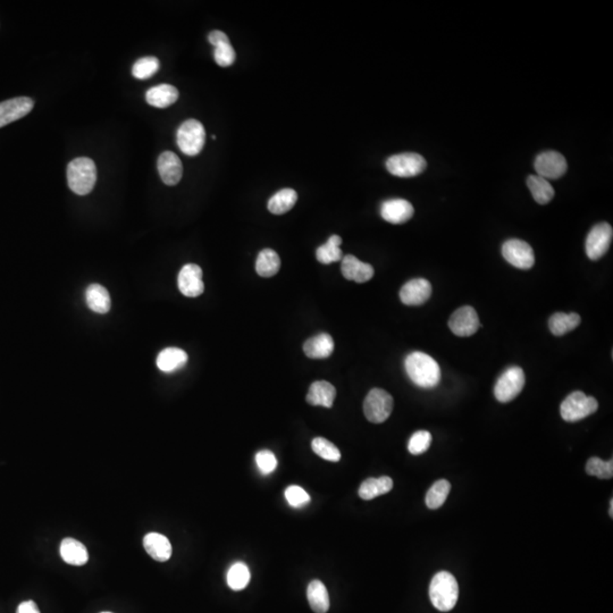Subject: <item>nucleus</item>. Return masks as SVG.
Wrapping results in <instances>:
<instances>
[{"label": "nucleus", "instance_id": "obj_1", "mask_svg": "<svg viewBox=\"0 0 613 613\" xmlns=\"http://www.w3.org/2000/svg\"><path fill=\"white\" fill-rule=\"evenodd\" d=\"M405 366L409 378L421 389H433L441 380L439 364L426 353H410L405 358Z\"/></svg>", "mask_w": 613, "mask_h": 613}, {"label": "nucleus", "instance_id": "obj_2", "mask_svg": "<svg viewBox=\"0 0 613 613\" xmlns=\"http://www.w3.org/2000/svg\"><path fill=\"white\" fill-rule=\"evenodd\" d=\"M429 598L437 610H452L459 598V586L453 575L448 571L436 573L429 585Z\"/></svg>", "mask_w": 613, "mask_h": 613}, {"label": "nucleus", "instance_id": "obj_3", "mask_svg": "<svg viewBox=\"0 0 613 613\" xmlns=\"http://www.w3.org/2000/svg\"><path fill=\"white\" fill-rule=\"evenodd\" d=\"M97 182V167L88 157L72 160L68 166V187L79 196L89 194Z\"/></svg>", "mask_w": 613, "mask_h": 613}, {"label": "nucleus", "instance_id": "obj_4", "mask_svg": "<svg viewBox=\"0 0 613 613\" xmlns=\"http://www.w3.org/2000/svg\"><path fill=\"white\" fill-rule=\"evenodd\" d=\"M598 408V402L596 398L576 391L569 394L562 402L560 412L562 419L568 423H575L594 414Z\"/></svg>", "mask_w": 613, "mask_h": 613}, {"label": "nucleus", "instance_id": "obj_5", "mask_svg": "<svg viewBox=\"0 0 613 613\" xmlns=\"http://www.w3.org/2000/svg\"><path fill=\"white\" fill-rule=\"evenodd\" d=\"M176 139H178V148L184 155L196 156L205 147V127L199 121H185L178 127Z\"/></svg>", "mask_w": 613, "mask_h": 613}, {"label": "nucleus", "instance_id": "obj_6", "mask_svg": "<svg viewBox=\"0 0 613 613\" xmlns=\"http://www.w3.org/2000/svg\"><path fill=\"white\" fill-rule=\"evenodd\" d=\"M526 378L520 367H510L497 380L494 387V396L497 401L506 403L518 396L524 389Z\"/></svg>", "mask_w": 613, "mask_h": 613}, {"label": "nucleus", "instance_id": "obj_7", "mask_svg": "<svg viewBox=\"0 0 613 613\" xmlns=\"http://www.w3.org/2000/svg\"><path fill=\"white\" fill-rule=\"evenodd\" d=\"M427 163L421 155L405 153L394 155L387 160V169L398 178H414L426 169Z\"/></svg>", "mask_w": 613, "mask_h": 613}, {"label": "nucleus", "instance_id": "obj_8", "mask_svg": "<svg viewBox=\"0 0 613 613\" xmlns=\"http://www.w3.org/2000/svg\"><path fill=\"white\" fill-rule=\"evenodd\" d=\"M393 410V398L382 389H373L364 402V412L371 423L382 424Z\"/></svg>", "mask_w": 613, "mask_h": 613}, {"label": "nucleus", "instance_id": "obj_9", "mask_svg": "<svg viewBox=\"0 0 613 613\" xmlns=\"http://www.w3.org/2000/svg\"><path fill=\"white\" fill-rule=\"evenodd\" d=\"M502 255L509 264L519 270H529L535 264L533 248L522 240L511 239L503 243Z\"/></svg>", "mask_w": 613, "mask_h": 613}, {"label": "nucleus", "instance_id": "obj_10", "mask_svg": "<svg viewBox=\"0 0 613 613\" xmlns=\"http://www.w3.org/2000/svg\"><path fill=\"white\" fill-rule=\"evenodd\" d=\"M613 238L612 226L600 223L593 227L586 239V254L591 261H598L607 254Z\"/></svg>", "mask_w": 613, "mask_h": 613}, {"label": "nucleus", "instance_id": "obj_11", "mask_svg": "<svg viewBox=\"0 0 613 613\" xmlns=\"http://www.w3.org/2000/svg\"><path fill=\"white\" fill-rule=\"evenodd\" d=\"M567 160L558 151H545L536 157L535 169L537 175L545 180H557L567 172Z\"/></svg>", "mask_w": 613, "mask_h": 613}, {"label": "nucleus", "instance_id": "obj_12", "mask_svg": "<svg viewBox=\"0 0 613 613\" xmlns=\"http://www.w3.org/2000/svg\"><path fill=\"white\" fill-rule=\"evenodd\" d=\"M449 327L457 336H472L479 331L481 322L479 315L472 306H463L452 313L449 320Z\"/></svg>", "mask_w": 613, "mask_h": 613}, {"label": "nucleus", "instance_id": "obj_13", "mask_svg": "<svg viewBox=\"0 0 613 613\" xmlns=\"http://www.w3.org/2000/svg\"><path fill=\"white\" fill-rule=\"evenodd\" d=\"M178 284L182 295L185 297H199L205 291L203 270L198 265H185L178 273Z\"/></svg>", "mask_w": 613, "mask_h": 613}, {"label": "nucleus", "instance_id": "obj_14", "mask_svg": "<svg viewBox=\"0 0 613 613\" xmlns=\"http://www.w3.org/2000/svg\"><path fill=\"white\" fill-rule=\"evenodd\" d=\"M34 107L33 100L28 97L10 99L0 102V127L26 116Z\"/></svg>", "mask_w": 613, "mask_h": 613}, {"label": "nucleus", "instance_id": "obj_15", "mask_svg": "<svg viewBox=\"0 0 613 613\" xmlns=\"http://www.w3.org/2000/svg\"><path fill=\"white\" fill-rule=\"evenodd\" d=\"M432 295V284L425 279H414L405 283L400 291L402 304L421 306Z\"/></svg>", "mask_w": 613, "mask_h": 613}, {"label": "nucleus", "instance_id": "obj_16", "mask_svg": "<svg viewBox=\"0 0 613 613\" xmlns=\"http://www.w3.org/2000/svg\"><path fill=\"white\" fill-rule=\"evenodd\" d=\"M157 167L160 172L162 181L173 187L176 185L178 182L181 181L182 175H183V165L178 155H175L172 151H164L158 158L157 162Z\"/></svg>", "mask_w": 613, "mask_h": 613}, {"label": "nucleus", "instance_id": "obj_17", "mask_svg": "<svg viewBox=\"0 0 613 613\" xmlns=\"http://www.w3.org/2000/svg\"><path fill=\"white\" fill-rule=\"evenodd\" d=\"M414 209L405 199H389L380 205V216L391 224H403L414 216Z\"/></svg>", "mask_w": 613, "mask_h": 613}, {"label": "nucleus", "instance_id": "obj_18", "mask_svg": "<svg viewBox=\"0 0 613 613\" xmlns=\"http://www.w3.org/2000/svg\"><path fill=\"white\" fill-rule=\"evenodd\" d=\"M342 275L349 281L357 283H366L374 276V268L369 264L362 263L358 258L348 255L342 258Z\"/></svg>", "mask_w": 613, "mask_h": 613}, {"label": "nucleus", "instance_id": "obj_19", "mask_svg": "<svg viewBox=\"0 0 613 613\" xmlns=\"http://www.w3.org/2000/svg\"><path fill=\"white\" fill-rule=\"evenodd\" d=\"M143 546L148 554L156 561L165 562L172 557V544L162 534H147L143 538Z\"/></svg>", "mask_w": 613, "mask_h": 613}, {"label": "nucleus", "instance_id": "obj_20", "mask_svg": "<svg viewBox=\"0 0 613 613\" xmlns=\"http://www.w3.org/2000/svg\"><path fill=\"white\" fill-rule=\"evenodd\" d=\"M336 396V389L326 380H317L310 385L309 392L306 394V402L311 405H322L325 408H331Z\"/></svg>", "mask_w": 613, "mask_h": 613}, {"label": "nucleus", "instance_id": "obj_21", "mask_svg": "<svg viewBox=\"0 0 613 613\" xmlns=\"http://www.w3.org/2000/svg\"><path fill=\"white\" fill-rule=\"evenodd\" d=\"M334 351V341L327 333L316 335L306 340L304 344V352L310 359H325Z\"/></svg>", "mask_w": 613, "mask_h": 613}, {"label": "nucleus", "instance_id": "obj_22", "mask_svg": "<svg viewBox=\"0 0 613 613\" xmlns=\"http://www.w3.org/2000/svg\"><path fill=\"white\" fill-rule=\"evenodd\" d=\"M187 352L178 348H167L164 349L157 357V367L160 371L171 374L180 371L187 364Z\"/></svg>", "mask_w": 613, "mask_h": 613}, {"label": "nucleus", "instance_id": "obj_23", "mask_svg": "<svg viewBox=\"0 0 613 613\" xmlns=\"http://www.w3.org/2000/svg\"><path fill=\"white\" fill-rule=\"evenodd\" d=\"M178 95L180 93L175 86L160 84L148 90L146 100L153 107L166 108L178 102Z\"/></svg>", "mask_w": 613, "mask_h": 613}, {"label": "nucleus", "instance_id": "obj_24", "mask_svg": "<svg viewBox=\"0 0 613 613\" xmlns=\"http://www.w3.org/2000/svg\"><path fill=\"white\" fill-rule=\"evenodd\" d=\"M61 557L66 564L83 566L89 560V553L82 543L74 538H65L61 544Z\"/></svg>", "mask_w": 613, "mask_h": 613}, {"label": "nucleus", "instance_id": "obj_25", "mask_svg": "<svg viewBox=\"0 0 613 613\" xmlns=\"http://www.w3.org/2000/svg\"><path fill=\"white\" fill-rule=\"evenodd\" d=\"M86 304L95 313L104 315L111 310V295L100 284H91L86 290Z\"/></svg>", "mask_w": 613, "mask_h": 613}, {"label": "nucleus", "instance_id": "obj_26", "mask_svg": "<svg viewBox=\"0 0 613 613\" xmlns=\"http://www.w3.org/2000/svg\"><path fill=\"white\" fill-rule=\"evenodd\" d=\"M392 488L393 481L387 476H382L380 479H368L360 485L359 497L362 500H373L375 497L389 493Z\"/></svg>", "mask_w": 613, "mask_h": 613}, {"label": "nucleus", "instance_id": "obj_27", "mask_svg": "<svg viewBox=\"0 0 613 613\" xmlns=\"http://www.w3.org/2000/svg\"><path fill=\"white\" fill-rule=\"evenodd\" d=\"M306 598L315 613H326L329 609V596L320 580H313L306 589Z\"/></svg>", "mask_w": 613, "mask_h": 613}, {"label": "nucleus", "instance_id": "obj_28", "mask_svg": "<svg viewBox=\"0 0 613 613\" xmlns=\"http://www.w3.org/2000/svg\"><path fill=\"white\" fill-rule=\"evenodd\" d=\"M297 201V191L290 187L276 192L268 201V210L274 215H283L291 210Z\"/></svg>", "mask_w": 613, "mask_h": 613}, {"label": "nucleus", "instance_id": "obj_29", "mask_svg": "<svg viewBox=\"0 0 613 613\" xmlns=\"http://www.w3.org/2000/svg\"><path fill=\"white\" fill-rule=\"evenodd\" d=\"M580 324V316L578 313H557L549 319V327L552 334L562 336L568 332L573 331Z\"/></svg>", "mask_w": 613, "mask_h": 613}, {"label": "nucleus", "instance_id": "obj_30", "mask_svg": "<svg viewBox=\"0 0 613 613\" xmlns=\"http://www.w3.org/2000/svg\"><path fill=\"white\" fill-rule=\"evenodd\" d=\"M281 259L272 249H264L259 252L256 261V270L261 277H272L279 273Z\"/></svg>", "mask_w": 613, "mask_h": 613}, {"label": "nucleus", "instance_id": "obj_31", "mask_svg": "<svg viewBox=\"0 0 613 613\" xmlns=\"http://www.w3.org/2000/svg\"><path fill=\"white\" fill-rule=\"evenodd\" d=\"M527 185L533 194L534 200L540 205L549 203L554 196V189L551 183L538 175H531L528 178Z\"/></svg>", "mask_w": 613, "mask_h": 613}, {"label": "nucleus", "instance_id": "obj_32", "mask_svg": "<svg viewBox=\"0 0 613 613\" xmlns=\"http://www.w3.org/2000/svg\"><path fill=\"white\" fill-rule=\"evenodd\" d=\"M342 239L339 235H332L325 245H320L316 250L317 261L322 264L329 265L342 261L343 254L341 250Z\"/></svg>", "mask_w": 613, "mask_h": 613}, {"label": "nucleus", "instance_id": "obj_33", "mask_svg": "<svg viewBox=\"0 0 613 613\" xmlns=\"http://www.w3.org/2000/svg\"><path fill=\"white\" fill-rule=\"evenodd\" d=\"M450 490L451 484L448 481L441 479V481H435L427 492L426 499H425L426 506L429 509H439L448 499Z\"/></svg>", "mask_w": 613, "mask_h": 613}, {"label": "nucleus", "instance_id": "obj_34", "mask_svg": "<svg viewBox=\"0 0 613 613\" xmlns=\"http://www.w3.org/2000/svg\"><path fill=\"white\" fill-rule=\"evenodd\" d=\"M227 585L233 591H241L248 586L250 582V571L247 564L236 562L228 569L227 573Z\"/></svg>", "mask_w": 613, "mask_h": 613}, {"label": "nucleus", "instance_id": "obj_35", "mask_svg": "<svg viewBox=\"0 0 613 613\" xmlns=\"http://www.w3.org/2000/svg\"><path fill=\"white\" fill-rule=\"evenodd\" d=\"M160 68V59L153 56L143 57L135 61L132 68V75L138 80H147L153 77Z\"/></svg>", "mask_w": 613, "mask_h": 613}, {"label": "nucleus", "instance_id": "obj_36", "mask_svg": "<svg viewBox=\"0 0 613 613\" xmlns=\"http://www.w3.org/2000/svg\"><path fill=\"white\" fill-rule=\"evenodd\" d=\"M311 448L313 452L323 458V459L332 461V463H337L341 459V452L339 449L335 447L332 442L324 437H316L313 439L311 443Z\"/></svg>", "mask_w": 613, "mask_h": 613}, {"label": "nucleus", "instance_id": "obj_37", "mask_svg": "<svg viewBox=\"0 0 613 613\" xmlns=\"http://www.w3.org/2000/svg\"><path fill=\"white\" fill-rule=\"evenodd\" d=\"M586 472L598 479H610L613 477V461H603L600 458H591L586 465Z\"/></svg>", "mask_w": 613, "mask_h": 613}, {"label": "nucleus", "instance_id": "obj_38", "mask_svg": "<svg viewBox=\"0 0 613 613\" xmlns=\"http://www.w3.org/2000/svg\"><path fill=\"white\" fill-rule=\"evenodd\" d=\"M432 435L427 430H418L411 436L408 443V450L411 454L418 456L426 452L432 443Z\"/></svg>", "mask_w": 613, "mask_h": 613}, {"label": "nucleus", "instance_id": "obj_39", "mask_svg": "<svg viewBox=\"0 0 613 613\" xmlns=\"http://www.w3.org/2000/svg\"><path fill=\"white\" fill-rule=\"evenodd\" d=\"M214 59L216 64L219 65L221 68H228L235 61V50L231 42L222 43L215 47Z\"/></svg>", "mask_w": 613, "mask_h": 613}, {"label": "nucleus", "instance_id": "obj_40", "mask_svg": "<svg viewBox=\"0 0 613 613\" xmlns=\"http://www.w3.org/2000/svg\"><path fill=\"white\" fill-rule=\"evenodd\" d=\"M286 499L293 508H302L310 502L309 494L297 485L288 486L286 490Z\"/></svg>", "mask_w": 613, "mask_h": 613}, {"label": "nucleus", "instance_id": "obj_41", "mask_svg": "<svg viewBox=\"0 0 613 613\" xmlns=\"http://www.w3.org/2000/svg\"><path fill=\"white\" fill-rule=\"evenodd\" d=\"M256 463L258 468L261 470V474L264 475H270L277 467V459L275 454L268 450L259 451L256 454Z\"/></svg>", "mask_w": 613, "mask_h": 613}, {"label": "nucleus", "instance_id": "obj_42", "mask_svg": "<svg viewBox=\"0 0 613 613\" xmlns=\"http://www.w3.org/2000/svg\"><path fill=\"white\" fill-rule=\"evenodd\" d=\"M208 40L214 47L222 45V43L230 42V39H228L226 34L218 30L212 31V32L209 33Z\"/></svg>", "mask_w": 613, "mask_h": 613}, {"label": "nucleus", "instance_id": "obj_43", "mask_svg": "<svg viewBox=\"0 0 613 613\" xmlns=\"http://www.w3.org/2000/svg\"><path fill=\"white\" fill-rule=\"evenodd\" d=\"M16 613H40L38 605L33 601H25L20 604Z\"/></svg>", "mask_w": 613, "mask_h": 613}, {"label": "nucleus", "instance_id": "obj_44", "mask_svg": "<svg viewBox=\"0 0 613 613\" xmlns=\"http://www.w3.org/2000/svg\"><path fill=\"white\" fill-rule=\"evenodd\" d=\"M610 515L611 518L613 517V500L610 501Z\"/></svg>", "mask_w": 613, "mask_h": 613}, {"label": "nucleus", "instance_id": "obj_45", "mask_svg": "<svg viewBox=\"0 0 613 613\" xmlns=\"http://www.w3.org/2000/svg\"><path fill=\"white\" fill-rule=\"evenodd\" d=\"M104 613H111V612H104Z\"/></svg>", "mask_w": 613, "mask_h": 613}]
</instances>
